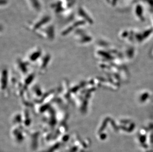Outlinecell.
<instances>
[{
    "instance_id": "cell-5",
    "label": "cell",
    "mask_w": 153,
    "mask_h": 152,
    "mask_svg": "<svg viewBox=\"0 0 153 152\" xmlns=\"http://www.w3.org/2000/svg\"><path fill=\"white\" fill-rule=\"evenodd\" d=\"M28 4L31 7L33 10L38 12L40 10L41 6L39 0H26Z\"/></svg>"
},
{
    "instance_id": "cell-3",
    "label": "cell",
    "mask_w": 153,
    "mask_h": 152,
    "mask_svg": "<svg viewBox=\"0 0 153 152\" xmlns=\"http://www.w3.org/2000/svg\"><path fill=\"white\" fill-rule=\"evenodd\" d=\"M86 24V22L84 20H82L81 19H77L76 20L71 22L68 25L65 26V28L61 32V34L62 36H65L69 34V33L72 32H74L75 30L81 27V26H84V25Z\"/></svg>"
},
{
    "instance_id": "cell-1",
    "label": "cell",
    "mask_w": 153,
    "mask_h": 152,
    "mask_svg": "<svg viewBox=\"0 0 153 152\" xmlns=\"http://www.w3.org/2000/svg\"><path fill=\"white\" fill-rule=\"evenodd\" d=\"M51 17L49 15H43L32 21L27 23L26 26L29 30L34 32L51 22Z\"/></svg>"
},
{
    "instance_id": "cell-4",
    "label": "cell",
    "mask_w": 153,
    "mask_h": 152,
    "mask_svg": "<svg viewBox=\"0 0 153 152\" xmlns=\"http://www.w3.org/2000/svg\"><path fill=\"white\" fill-rule=\"evenodd\" d=\"M77 15L78 18L81 19L85 21L86 23L91 24L93 22V19L91 16L89 15L87 11L86 10L84 7L82 6H80L78 7L77 10Z\"/></svg>"
},
{
    "instance_id": "cell-6",
    "label": "cell",
    "mask_w": 153,
    "mask_h": 152,
    "mask_svg": "<svg viewBox=\"0 0 153 152\" xmlns=\"http://www.w3.org/2000/svg\"><path fill=\"white\" fill-rule=\"evenodd\" d=\"M7 0H1V6H5L6 4H7Z\"/></svg>"
},
{
    "instance_id": "cell-2",
    "label": "cell",
    "mask_w": 153,
    "mask_h": 152,
    "mask_svg": "<svg viewBox=\"0 0 153 152\" xmlns=\"http://www.w3.org/2000/svg\"><path fill=\"white\" fill-rule=\"evenodd\" d=\"M35 33L40 37L52 39L55 37V27L53 23L49 22L36 31Z\"/></svg>"
}]
</instances>
